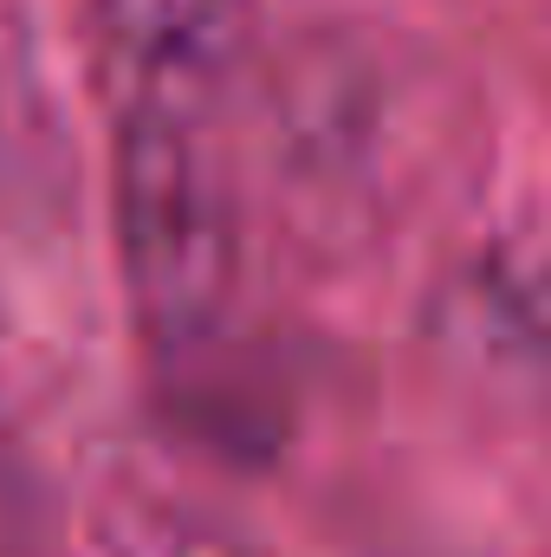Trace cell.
I'll list each match as a JSON object with an SVG mask.
<instances>
[{"instance_id":"cell-2","label":"cell","mask_w":551,"mask_h":557,"mask_svg":"<svg viewBox=\"0 0 551 557\" xmlns=\"http://www.w3.org/2000/svg\"><path fill=\"white\" fill-rule=\"evenodd\" d=\"M254 39V0H85V59L111 117L221 124Z\"/></svg>"},{"instance_id":"cell-1","label":"cell","mask_w":551,"mask_h":557,"mask_svg":"<svg viewBox=\"0 0 551 557\" xmlns=\"http://www.w3.org/2000/svg\"><path fill=\"white\" fill-rule=\"evenodd\" d=\"M111 234L149 350L182 357L221 337L241 298V188L215 124L111 117Z\"/></svg>"}]
</instances>
